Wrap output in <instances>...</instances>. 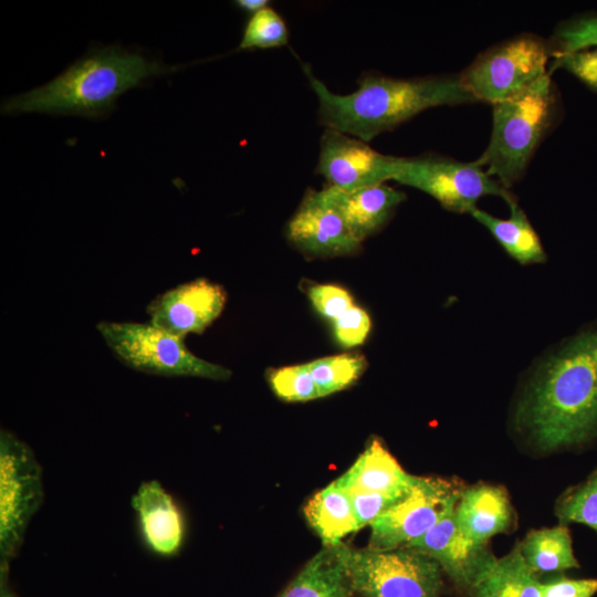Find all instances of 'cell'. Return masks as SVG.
Here are the masks:
<instances>
[{
    "instance_id": "cell-1",
    "label": "cell",
    "mask_w": 597,
    "mask_h": 597,
    "mask_svg": "<svg viewBox=\"0 0 597 597\" xmlns=\"http://www.w3.org/2000/svg\"><path fill=\"white\" fill-rule=\"evenodd\" d=\"M514 421L520 432L546 452L597 436V322L538 360L520 396Z\"/></svg>"
},
{
    "instance_id": "cell-2",
    "label": "cell",
    "mask_w": 597,
    "mask_h": 597,
    "mask_svg": "<svg viewBox=\"0 0 597 597\" xmlns=\"http://www.w3.org/2000/svg\"><path fill=\"white\" fill-rule=\"evenodd\" d=\"M302 69L318 100L320 124L366 143L428 108L475 102L459 74L397 78L369 72L359 76L356 91L341 95L310 65Z\"/></svg>"
},
{
    "instance_id": "cell-3",
    "label": "cell",
    "mask_w": 597,
    "mask_h": 597,
    "mask_svg": "<svg viewBox=\"0 0 597 597\" xmlns=\"http://www.w3.org/2000/svg\"><path fill=\"white\" fill-rule=\"evenodd\" d=\"M118 46L92 50L51 82L1 104L3 114L48 113L98 118L116 100L145 80L177 71Z\"/></svg>"
},
{
    "instance_id": "cell-4",
    "label": "cell",
    "mask_w": 597,
    "mask_h": 597,
    "mask_svg": "<svg viewBox=\"0 0 597 597\" xmlns=\"http://www.w3.org/2000/svg\"><path fill=\"white\" fill-rule=\"evenodd\" d=\"M557 113L558 94L548 73L523 92L493 105L491 138L475 161L510 190L525 174Z\"/></svg>"
},
{
    "instance_id": "cell-5",
    "label": "cell",
    "mask_w": 597,
    "mask_h": 597,
    "mask_svg": "<svg viewBox=\"0 0 597 597\" xmlns=\"http://www.w3.org/2000/svg\"><path fill=\"white\" fill-rule=\"evenodd\" d=\"M96 329L112 353L129 368L154 375L227 380L231 370L192 354L184 338L149 321H102Z\"/></svg>"
},
{
    "instance_id": "cell-6",
    "label": "cell",
    "mask_w": 597,
    "mask_h": 597,
    "mask_svg": "<svg viewBox=\"0 0 597 597\" xmlns=\"http://www.w3.org/2000/svg\"><path fill=\"white\" fill-rule=\"evenodd\" d=\"M44 498L42 468L31 447L0 431V570H9Z\"/></svg>"
},
{
    "instance_id": "cell-7",
    "label": "cell",
    "mask_w": 597,
    "mask_h": 597,
    "mask_svg": "<svg viewBox=\"0 0 597 597\" xmlns=\"http://www.w3.org/2000/svg\"><path fill=\"white\" fill-rule=\"evenodd\" d=\"M548 41L523 33L481 52L459 75L475 102L505 101L549 73Z\"/></svg>"
},
{
    "instance_id": "cell-8",
    "label": "cell",
    "mask_w": 597,
    "mask_h": 597,
    "mask_svg": "<svg viewBox=\"0 0 597 597\" xmlns=\"http://www.w3.org/2000/svg\"><path fill=\"white\" fill-rule=\"evenodd\" d=\"M346 561L354 595L359 597H440L443 572L430 556L411 547L390 551L352 548Z\"/></svg>"
},
{
    "instance_id": "cell-9",
    "label": "cell",
    "mask_w": 597,
    "mask_h": 597,
    "mask_svg": "<svg viewBox=\"0 0 597 597\" xmlns=\"http://www.w3.org/2000/svg\"><path fill=\"white\" fill-rule=\"evenodd\" d=\"M395 181L419 189L434 198L444 209L471 213L485 196L501 197L509 205L514 195L476 163H463L428 154L399 157Z\"/></svg>"
},
{
    "instance_id": "cell-10",
    "label": "cell",
    "mask_w": 597,
    "mask_h": 597,
    "mask_svg": "<svg viewBox=\"0 0 597 597\" xmlns=\"http://www.w3.org/2000/svg\"><path fill=\"white\" fill-rule=\"evenodd\" d=\"M463 490L438 476H417L411 489L369 527L367 548L390 551L406 547L453 511Z\"/></svg>"
},
{
    "instance_id": "cell-11",
    "label": "cell",
    "mask_w": 597,
    "mask_h": 597,
    "mask_svg": "<svg viewBox=\"0 0 597 597\" xmlns=\"http://www.w3.org/2000/svg\"><path fill=\"white\" fill-rule=\"evenodd\" d=\"M399 157L373 149L366 142L336 129L325 128L316 174L327 186L352 191L392 180Z\"/></svg>"
},
{
    "instance_id": "cell-12",
    "label": "cell",
    "mask_w": 597,
    "mask_h": 597,
    "mask_svg": "<svg viewBox=\"0 0 597 597\" xmlns=\"http://www.w3.org/2000/svg\"><path fill=\"white\" fill-rule=\"evenodd\" d=\"M227 302L224 289L207 279L179 284L147 306L149 322L177 337L201 334L219 317Z\"/></svg>"
},
{
    "instance_id": "cell-13",
    "label": "cell",
    "mask_w": 597,
    "mask_h": 597,
    "mask_svg": "<svg viewBox=\"0 0 597 597\" xmlns=\"http://www.w3.org/2000/svg\"><path fill=\"white\" fill-rule=\"evenodd\" d=\"M454 511L455 509L406 547L418 549L433 558L457 588L470 594L498 558L486 545L473 543L463 535Z\"/></svg>"
},
{
    "instance_id": "cell-14",
    "label": "cell",
    "mask_w": 597,
    "mask_h": 597,
    "mask_svg": "<svg viewBox=\"0 0 597 597\" xmlns=\"http://www.w3.org/2000/svg\"><path fill=\"white\" fill-rule=\"evenodd\" d=\"M289 241L316 256L347 255L360 243L348 230L341 214L326 201L322 190L306 191L286 226Z\"/></svg>"
},
{
    "instance_id": "cell-15",
    "label": "cell",
    "mask_w": 597,
    "mask_h": 597,
    "mask_svg": "<svg viewBox=\"0 0 597 597\" xmlns=\"http://www.w3.org/2000/svg\"><path fill=\"white\" fill-rule=\"evenodd\" d=\"M145 545L164 557L176 555L185 540V519L178 504L157 481L143 482L132 496Z\"/></svg>"
},
{
    "instance_id": "cell-16",
    "label": "cell",
    "mask_w": 597,
    "mask_h": 597,
    "mask_svg": "<svg viewBox=\"0 0 597 597\" xmlns=\"http://www.w3.org/2000/svg\"><path fill=\"white\" fill-rule=\"evenodd\" d=\"M322 193L359 242L381 229L406 199L402 191L386 184L352 191L327 186Z\"/></svg>"
},
{
    "instance_id": "cell-17",
    "label": "cell",
    "mask_w": 597,
    "mask_h": 597,
    "mask_svg": "<svg viewBox=\"0 0 597 597\" xmlns=\"http://www.w3.org/2000/svg\"><path fill=\"white\" fill-rule=\"evenodd\" d=\"M417 476L405 471L379 439H373L349 469L334 482L346 491L402 496L411 489Z\"/></svg>"
},
{
    "instance_id": "cell-18",
    "label": "cell",
    "mask_w": 597,
    "mask_h": 597,
    "mask_svg": "<svg viewBox=\"0 0 597 597\" xmlns=\"http://www.w3.org/2000/svg\"><path fill=\"white\" fill-rule=\"evenodd\" d=\"M454 513L463 535L480 545H486L492 536L507 531L513 521L507 493L503 488L490 484L463 490Z\"/></svg>"
},
{
    "instance_id": "cell-19",
    "label": "cell",
    "mask_w": 597,
    "mask_h": 597,
    "mask_svg": "<svg viewBox=\"0 0 597 597\" xmlns=\"http://www.w3.org/2000/svg\"><path fill=\"white\" fill-rule=\"evenodd\" d=\"M346 549L323 546L276 597H353Z\"/></svg>"
},
{
    "instance_id": "cell-20",
    "label": "cell",
    "mask_w": 597,
    "mask_h": 597,
    "mask_svg": "<svg viewBox=\"0 0 597 597\" xmlns=\"http://www.w3.org/2000/svg\"><path fill=\"white\" fill-rule=\"evenodd\" d=\"M510 217L500 219L479 209L471 211L472 218L489 230L505 252L520 264H540L547 259L542 241L517 201L509 203Z\"/></svg>"
},
{
    "instance_id": "cell-21",
    "label": "cell",
    "mask_w": 597,
    "mask_h": 597,
    "mask_svg": "<svg viewBox=\"0 0 597 597\" xmlns=\"http://www.w3.org/2000/svg\"><path fill=\"white\" fill-rule=\"evenodd\" d=\"M303 512L323 546L343 544V538L359 531L348 493L334 481L314 493Z\"/></svg>"
},
{
    "instance_id": "cell-22",
    "label": "cell",
    "mask_w": 597,
    "mask_h": 597,
    "mask_svg": "<svg viewBox=\"0 0 597 597\" xmlns=\"http://www.w3.org/2000/svg\"><path fill=\"white\" fill-rule=\"evenodd\" d=\"M537 575L527 566L516 546L498 558L489 573L474 586L472 597H542Z\"/></svg>"
},
{
    "instance_id": "cell-23",
    "label": "cell",
    "mask_w": 597,
    "mask_h": 597,
    "mask_svg": "<svg viewBox=\"0 0 597 597\" xmlns=\"http://www.w3.org/2000/svg\"><path fill=\"white\" fill-rule=\"evenodd\" d=\"M519 547L527 566L537 576L579 567L565 525L531 531Z\"/></svg>"
},
{
    "instance_id": "cell-24",
    "label": "cell",
    "mask_w": 597,
    "mask_h": 597,
    "mask_svg": "<svg viewBox=\"0 0 597 597\" xmlns=\"http://www.w3.org/2000/svg\"><path fill=\"white\" fill-rule=\"evenodd\" d=\"M318 388L326 397L345 389L356 381L366 367L365 359L355 354H341L312 360L306 364Z\"/></svg>"
},
{
    "instance_id": "cell-25",
    "label": "cell",
    "mask_w": 597,
    "mask_h": 597,
    "mask_svg": "<svg viewBox=\"0 0 597 597\" xmlns=\"http://www.w3.org/2000/svg\"><path fill=\"white\" fill-rule=\"evenodd\" d=\"M287 42L289 29L284 19L269 6L250 15L237 50L273 49Z\"/></svg>"
},
{
    "instance_id": "cell-26",
    "label": "cell",
    "mask_w": 597,
    "mask_h": 597,
    "mask_svg": "<svg viewBox=\"0 0 597 597\" xmlns=\"http://www.w3.org/2000/svg\"><path fill=\"white\" fill-rule=\"evenodd\" d=\"M547 41L552 59L597 46V12L573 15L559 22Z\"/></svg>"
},
{
    "instance_id": "cell-27",
    "label": "cell",
    "mask_w": 597,
    "mask_h": 597,
    "mask_svg": "<svg viewBox=\"0 0 597 597\" xmlns=\"http://www.w3.org/2000/svg\"><path fill=\"white\" fill-rule=\"evenodd\" d=\"M556 514L563 523L584 524L597 532V470L562 496Z\"/></svg>"
},
{
    "instance_id": "cell-28",
    "label": "cell",
    "mask_w": 597,
    "mask_h": 597,
    "mask_svg": "<svg viewBox=\"0 0 597 597\" xmlns=\"http://www.w3.org/2000/svg\"><path fill=\"white\" fill-rule=\"evenodd\" d=\"M269 381L273 392L285 401H308L321 397L306 364L275 369Z\"/></svg>"
},
{
    "instance_id": "cell-29",
    "label": "cell",
    "mask_w": 597,
    "mask_h": 597,
    "mask_svg": "<svg viewBox=\"0 0 597 597\" xmlns=\"http://www.w3.org/2000/svg\"><path fill=\"white\" fill-rule=\"evenodd\" d=\"M555 69L566 70L597 93V46L553 57L549 73L552 74Z\"/></svg>"
},
{
    "instance_id": "cell-30",
    "label": "cell",
    "mask_w": 597,
    "mask_h": 597,
    "mask_svg": "<svg viewBox=\"0 0 597 597\" xmlns=\"http://www.w3.org/2000/svg\"><path fill=\"white\" fill-rule=\"evenodd\" d=\"M370 326L371 322L368 313L356 305H353L333 321L334 336L344 347L363 344L368 336Z\"/></svg>"
},
{
    "instance_id": "cell-31",
    "label": "cell",
    "mask_w": 597,
    "mask_h": 597,
    "mask_svg": "<svg viewBox=\"0 0 597 597\" xmlns=\"http://www.w3.org/2000/svg\"><path fill=\"white\" fill-rule=\"evenodd\" d=\"M308 297L314 308L332 321L354 305L352 295L345 289L333 284L312 286L308 291Z\"/></svg>"
},
{
    "instance_id": "cell-32",
    "label": "cell",
    "mask_w": 597,
    "mask_h": 597,
    "mask_svg": "<svg viewBox=\"0 0 597 597\" xmlns=\"http://www.w3.org/2000/svg\"><path fill=\"white\" fill-rule=\"evenodd\" d=\"M346 492L348 493L353 504L358 530L370 526L383 513H385L401 498L356 490H349Z\"/></svg>"
},
{
    "instance_id": "cell-33",
    "label": "cell",
    "mask_w": 597,
    "mask_h": 597,
    "mask_svg": "<svg viewBox=\"0 0 597 597\" xmlns=\"http://www.w3.org/2000/svg\"><path fill=\"white\" fill-rule=\"evenodd\" d=\"M597 593L595 578L555 576L541 583L542 597H593Z\"/></svg>"
},
{
    "instance_id": "cell-34",
    "label": "cell",
    "mask_w": 597,
    "mask_h": 597,
    "mask_svg": "<svg viewBox=\"0 0 597 597\" xmlns=\"http://www.w3.org/2000/svg\"><path fill=\"white\" fill-rule=\"evenodd\" d=\"M270 1L268 0H237L234 6L241 11L249 13L250 15L261 11L262 9L269 7Z\"/></svg>"
},
{
    "instance_id": "cell-35",
    "label": "cell",
    "mask_w": 597,
    "mask_h": 597,
    "mask_svg": "<svg viewBox=\"0 0 597 597\" xmlns=\"http://www.w3.org/2000/svg\"><path fill=\"white\" fill-rule=\"evenodd\" d=\"M0 597H19L9 584V570H0Z\"/></svg>"
}]
</instances>
